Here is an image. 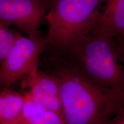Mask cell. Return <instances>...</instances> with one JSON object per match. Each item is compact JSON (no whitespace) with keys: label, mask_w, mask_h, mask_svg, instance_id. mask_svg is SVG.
Here are the masks:
<instances>
[{"label":"cell","mask_w":124,"mask_h":124,"mask_svg":"<svg viewBox=\"0 0 124 124\" xmlns=\"http://www.w3.org/2000/svg\"><path fill=\"white\" fill-rule=\"evenodd\" d=\"M51 61L48 72L58 81L66 124H103L124 106L118 98L94 84L64 58L54 57Z\"/></svg>","instance_id":"cell-1"},{"label":"cell","mask_w":124,"mask_h":124,"mask_svg":"<svg viewBox=\"0 0 124 124\" xmlns=\"http://www.w3.org/2000/svg\"><path fill=\"white\" fill-rule=\"evenodd\" d=\"M61 54L88 79L124 105V67L114 38L93 28Z\"/></svg>","instance_id":"cell-2"},{"label":"cell","mask_w":124,"mask_h":124,"mask_svg":"<svg viewBox=\"0 0 124 124\" xmlns=\"http://www.w3.org/2000/svg\"><path fill=\"white\" fill-rule=\"evenodd\" d=\"M105 0H55L47 15L46 46L62 53L95 26Z\"/></svg>","instance_id":"cell-3"},{"label":"cell","mask_w":124,"mask_h":124,"mask_svg":"<svg viewBox=\"0 0 124 124\" xmlns=\"http://www.w3.org/2000/svg\"><path fill=\"white\" fill-rule=\"evenodd\" d=\"M46 47V40L39 35L25 37L18 33L12 50L0 64L5 88L36 72L40 56Z\"/></svg>","instance_id":"cell-4"},{"label":"cell","mask_w":124,"mask_h":124,"mask_svg":"<svg viewBox=\"0 0 124 124\" xmlns=\"http://www.w3.org/2000/svg\"><path fill=\"white\" fill-rule=\"evenodd\" d=\"M46 8L40 0H0V20L34 36L38 35Z\"/></svg>","instance_id":"cell-5"},{"label":"cell","mask_w":124,"mask_h":124,"mask_svg":"<svg viewBox=\"0 0 124 124\" xmlns=\"http://www.w3.org/2000/svg\"><path fill=\"white\" fill-rule=\"evenodd\" d=\"M21 87L26 94L43 108L62 116L60 91L56 79L46 71L38 70L21 80Z\"/></svg>","instance_id":"cell-6"},{"label":"cell","mask_w":124,"mask_h":124,"mask_svg":"<svg viewBox=\"0 0 124 124\" xmlns=\"http://www.w3.org/2000/svg\"><path fill=\"white\" fill-rule=\"evenodd\" d=\"M93 29L114 39L121 36L124 33V0H108Z\"/></svg>","instance_id":"cell-7"},{"label":"cell","mask_w":124,"mask_h":124,"mask_svg":"<svg viewBox=\"0 0 124 124\" xmlns=\"http://www.w3.org/2000/svg\"><path fill=\"white\" fill-rule=\"evenodd\" d=\"M25 100L21 115L7 124H66L63 116L38 105L24 94Z\"/></svg>","instance_id":"cell-8"},{"label":"cell","mask_w":124,"mask_h":124,"mask_svg":"<svg viewBox=\"0 0 124 124\" xmlns=\"http://www.w3.org/2000/svg\"><path fill=\"white\" fill-rule=\"evenodd\" d=\"M25 100L24 94L9 88L0 91V124L10 123L21 115Z\"/></svg>","instance_id":"cell-9"},{"label":"cell","mask_w":124,"mask_h":124,"mask_svg":"<svg viewBox=\"0 0 124 124\" xmlns=\"http://www.w3.org/2000/svg\"><path fill=\"white\" fill-rule=\"evenodd\" d=\"M17 34L10 30L7 24L0 20V64L12 50Z\"/></svg>","instance_id":"cell-10"},{"label":"cell","mask_w":124,"mask_h":124,"mask_svg":"<svg viewBox=\"0 0 124 124\" xmlns=\"http://www.w3.org/2000/svg\"><path fill=\"white\" fill-rule=\"evenodd\" d=\"M103 124H124V106H121L117 113Z\"/></svg>","instance_id":"cell-11"},{"label":"cell","mask_w":124,"mask_h":124,"mask_svg":"<svg viewBox=\"0 0 124 124\" xmlns=\"http://www.w3.org/2000/svg\"><path fill=\"white\" fill-rule=\"evenodd\" d=\"M5 89V86L3 83L2 77H1V70H0V91H1L3 89Z\"/></svg>","instance_id":"cell-12"},{"label":"cell","mask_w":124,"mask_h":124,"mask_svg":"<svg viewBox=\"0 0 124 124\" xmlns=\"http://www.w3.org/2000/svg\"><path fill=\"white\" fill-rule=\"evenodd\" d=\"M121 36H122V37H123V38H124V33L123 34H122V35Z\"/></svg>","instance_id":"cell-13"},{"label":"cell","mask_w":124,"mask_h":124,"mask_svg":"<svg viewBox=\"0 0 124 124\" xmlns=\"http://www.w3.org/2000/svg\"><path fill=\"white\" fill-rule=\"evenodd\" d=\"M123 66H124V64H123Z\"/></svg>","instance_id":"cell-14"}]
</instances>
